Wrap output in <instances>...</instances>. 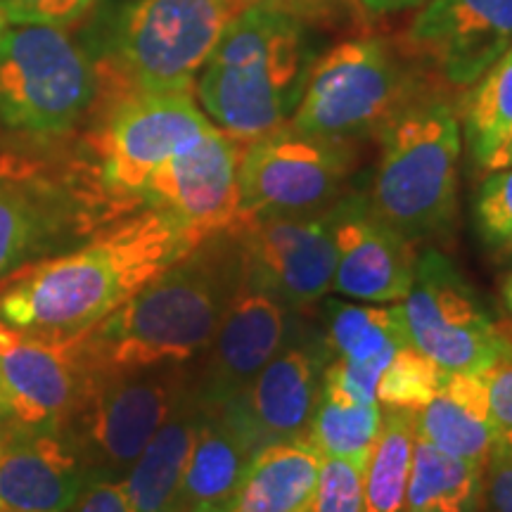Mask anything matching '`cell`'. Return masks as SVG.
<instances>
[{"label": "cell", "instance_id": "obj_27", "mask_svg": "<svg viewBox=\"0 0 512 512\" xmlns=\"http://www.w3.org/2000/svg\"><path fill=\"white\" fill-rule=\"evenodd\" d=\"M415 413L384 408L382 425L363 467V512H408Z\"/></svg>", "mask_w": 512, "mask_h": 512}, {"label": "cell", "instance_id": "obj_43", "mask_svg": "<svg viewBox=\"0 0 512 512\" xmlns=\"http://www.w3.org/2000/svg\"><path fill=\"white\" fill-rule=\"evenodd\" d=\"M510 249H512V247H510Z\"/></svg>", "mask_w": 512, "mask_h": 512}, {"label": "cell", "instance_id": "obj_17", "mask_svg": "<svg viewBox=\"0 0 512 512\" xmlns=\"http://www.w3.org/2000/svg\"><path fill=\"white\" fill-rule=\"evenodd\" d=\"M337 264L332 290L368 304L401 302L413 285L415 247L370 211L366 197L344 195L330 207Z\"/></svg>", "mask_w": 512, "mask_h": 512}, {"label": "cell", "instance_id": "obj_14", "mask_svg": "<svg viewBox=\"0 0 512 512\" xmlns=\"http://www.w3.org/2000/svg\"><path fill=\"white\" fill-rule=\"evenodd\" d=\"M245 280L294 311L311 309L332 290L337 249L330 209L311 216H268L240 228Z\"/></svg>", "mask_w": 512, "mask_h": 512}, {"label": "cell", "instance_id": "obj_31", "mask_svg": "<svg viewBox=\"0 0 512 512\" xmlns=\"http://www.w3.org/2000/svg\"><path fill=\"white\" fill-rule=\"evenodd\" d=\"M306 512H363V467L323 458L316 496Z\"/></svg>", "mask_w": 512, "mask_h": 512}, {"label": "cell", "instance_id": "obj_4", "mask_svg": "<svg viewBox=\"0 0 512 512\" xmlns=\"http://www.w3.org/2000/svg\"><path fill=\"white\" fill-rule=\"evenodd\" d=\"M460 124L446 100L415 98L382 128L368 207L411 245L451 233L458 209Z\"/></svg>", "mask_w": 512, "mask_h": 512}, {"label": "cell", "instance_id": "obj_24", "mask_svg": "<svg viewBox=\"0 0 512 512\" xmlns=\"http://www.w3.org/2000/svg\"><path fill=\"white\" fill-rule=\"evenodd\" d=\"M415 434L448 456L484 465L494 446L484 375L446 373L437 394L415 413Z\"/></svg>", "mask_w": 512, "mask_h": 512}, {"label": "cell", "instance_id": "obj_12", "mask_svg": "<svg viewBox=\"0 0 512 512\" xmlns=\"http://www.w3.org/2000/svg\"><path fill=\"white\" fill-rule=\"evenodd\" d=\"M328 363L323 335L299 313L283 349L219 408L256 453L273 444L306 441Z\"/></svg>", "mask_w": 512, "mask_h": 512}, {"label": "cell", "instance_id": "obj_2", "mask_svg": "<svg viewBox=\"0 0 512 512\" xmlns=\"http://www.w3.org/2000/svg\"><path fill=\"white\" fill-rule=\"evenodd\" d=\"M245 283L240 228L188 249L143 290L110 313L76 349L93 370L192 363L219 330Z\"/></svg>", "mask_w": 512, "mask_h": 512}, {"label": "cell", "instance_id": "obj_38", "mask_svg": "<svg viewBox=\"0 0 512 512\" xmlns=\"http://www.w3.org/2000/svg\"><path fill=\"white\" fill-rule=\"evenodd\" d=\"M363 8L375 12V15H387V12H399V10H408L420 5L422 0H358Z\"/></svg>", "mask_w": 512, "mask_h": 512}, {"label": "cell", "instance_id": "obj_1", "mask_svg": "<svg viewBox=\"0 0 512 512\" xmlns=\"http://www.w3.org/2000/svg\"><path fill=\"white\" fill-rule=\"evenodd\" d=\"M188 249L181 226L162 211L145 207L121 216L74 252L36 259L0 280V325L43 342H69Z\"/></svg>", "mask_w": 512, "mask_h": 512}, {"label": "cell", "instance_id": "obj_15", "mask_svg": "<svg viewBox=\"0 0 512 512\" xmlns=\"http://www.w3.org/2000/svg\"><path fill=\"white\" fill-rule=\"evenodd\" d=\"M299 313L245 280L207 351L190 366L197 396L207 406H219L247 387L283 349Z\"/></svg>", "mask_w": 512, "mask_h": 512}, {"label": "cell", "instance_id": "obj_5", "mask_svg": "<svg viewBox=\"0 0 512 512\" xmlns=\"http://www.w3.org/2000/svg\"><path fill=\"white\" fill-rule=\"evenodd\" d=\"M256 0H133L112 55L98 64V98L192 91L228 22Z\"/></svg>", "mask_w": 512, "mask_h": 512}, {"label": "cell", "instance_id": "obj_34", "mask_svg": "<svg viewBox=\"0 0 512 512\" xmlns=\"http://www.w3.org/2000/svg\"><path fill=\"white\" fill-rule=\"evenodd\" d=\"M484 382L489 389V411L494 425V446L512 453V344L501 361L486 370Z\"/></svg>", "mask_w": 512, "mask_h": 512}, {"label": "cell", "instance_id": "obj_22", "mask_svg": "<svg viewBox=\"0 0 512 512\" xmlns=\"http://www.w3.org/2000/svg\"><path fill=\"white\" fill-rule=\"evenodd\" d=\"M256 451L219 406H207L176 512H230Z\"/></svg>", "mask_w": 512, "mask_h": 512}, {"label": "cell", "instance_id": "obj_39", "mask_svg": "<svg viewBox=\"0 0 512 512\" xmlns=\"http://www.w3.org/2000/svg\"><path fill=\"white\" fill-rule=\"evenodd\" d=\"M503 299H505V309H508V313L512 316V275H508L503 283Z\"/></svg>", "mask_w": 512, "mask_h": 512}, {"label": "cell", "instance_id": "obj_9", "mask_svg": "<svg viewBox=\"0 0 512 512\" xmlns=\"http://www.w3.org/2000/svg\"><path fill=\"white\" fill-rule=\"evenodd\" d=\"M415 98L411 76L382 38H354L309 69L290 126L299 133L354 140L382 131Z\"/></svg>", "mask_w": 512, "mask_h": 512}, {"label": "cell", "instance_id": "obj_33", "mask_svg": "<svg viewBox=\"0 0 512 512\" xmlns=\"http://www.w3.org/2000/svg\"><path fill=\"white\" fill-rule=\"evenodd\" d=\"M95 5V0H0L8 24H48V27H72Z\"/></svg>", "mask_w": 512, "mask_h": 512}, {"label": "cell", "instance_id": "obj_42", "mask_svg": "<svg viewBox=\"0 0 512 512\" xmlns=\"http://www.w3.org/2000/svg\"><path fill=\"white\" fill-rule=\"evenodd\" d=\"M0 512H3V510H0Z\"/></svg>", "mask_w": 512, "mask_h": 512}, {"label": "cell", "instance_id": "obj_6", "mask_svg": "<svg viewBox=\"0 0 512 512\" xmlns=\"http://www.w3.org/2000/svg\"><path fill=\"white\" fill-rule=\"evenodd\" d=\"M190 377L188 363L88 368L74 408L57 432L91 479L124 482L147 441L174 411Z\"/></svg>", "mask_w": 512, "mask_h": 512}, {"label": "cell", "instance_id": "obj_16", "mask_svg": "<svg viewBox=\"0 0 512 512\" xmlns=\"http://www.w3.org/2000/svg\"><path fill=\"white\" fill-rule=\"evenodd\" d=\"M86 375L74 339L43 342L0 325V408L12 427L57 430Z\"/></svg>", "mask_w": 512, "mask_h": 512}, {"label": "cell", "instance_id": "obj_7", "mask_svg": "<svg viewBox=\"0 0 512 512\" xmlns=\"http://www.w3.org/2000/svg\"><path fill=\"white\" fill-rule=\"evenodd\" d=\"M100 76L67 29L12 24L0 36V124L60 136L98 102Z\"/></svg>", "mask_w": 512, "mask_h": 512}, {"label": "cell", "instance_id": "obj_26", "mask_svg": "<svg viewBox=\"0 0 512 512\" xmlns=\"http://www.w3.org/2000/svg\"><path fill=\"white\" fill-rule=\"evenodd\" d=\"M380 425L382 408L377 399L354 392L337 368L328 363L306 441L323 458H342L366 467Z\"/></svg>", "mask_w": 512, "mask_h": 512}, {"label": "cell", "instance_id": "obj_37", "mask_svg": "<svg viewBox=\"0 0 512 512\" xmlns=\"http://www.w3.org/2000/svg\"><path fill=\"white\" fill-rule=\"evenodd\" d=\"M486 171H503V169H512V128L508 131V136L501 140V145L491 152L489 159L484 162Z\"/></svg>", "mask_w": 512, "mask_h": 512}, {"label": "cell", "instance_id": "obj_8", "mask_svg": "<svg viewBox=\"0 0 512 512\" xmlns=\"http://www.w3.org/2000/svg\"><path fill=\"white\" fill-rule=\"evenodd\" d=\"M211 128L190 91H136L105 100V114L88 140L95 157L88 174L114 211H133L159 166Z\"/></svg>", "mask_w": 512, "mask_h": 512}, {"label": "cell", "instance_id": "obj_25", "mask_svg": "<svg viewBox=\"0 0 512 512\" xmlns=\"http://www.w3.org/2000/svg\"><path fill=\"white\" fill-rule=\"evenodd\" d=\"M320 465L323 456L309 441L261 448L230 512H306L316 496Z\"/></svg>", "mask_w": 512, "mask_h": 512}, {"label": "cell", "instance_id": "obj_19", "mask_svg": "<svg viewBox=\"0 0 512 512\" xmlns=\"http://www.w3.org/2000/svg\"><path fill=\"white\" fill-rule=\"evenodd\" d=\"M102 223L74 192L64 195L27 176H0V280L53 252L69 235L86 238Z\"/></svg>", "mask_w": 512, "mask_h": 512}, {"label": "cell", "instance_id": "obj_10", "mask_svg": "<svg viewBox=\"0 0 512 512\" xmlns=\"http://www.w3.org/2000/svg\"><path fill=\"white\" fill-rule=\"evenodd\" d=\"M399 313L408 347L446 373L482 375L512 344V335L489 318L475 290L439 249H425L415 259L413 285Z\"/></svg>", "mask_w": 512, "mask_h": 512}, {"label": "cell", "instance_id": "obj_36", "mask_svg": "<svg viewBox=\"0 0 512 512\" xmlns=\"http://www.w3.org/2000/svg\"><path fill=\"white\" fill-rule=\"evenodd\" d=\"M67 512H133L124 482L91 479Z\"/></svg>", "mask_w": 512, "mask_h": 512}, {"label": "cell", "instance_id": "obj_18", "mask_svg": "<svg viewBox=\"0 0 512 512\" xmlns=\"http://www.w3.org/2000/svg\"><path fill=\"white\" fill-rule=\"evenodd\" d=\"M408 41L453 86H470L512 46V0H432Z\"/></svg>", "mask_w": 512, "mask_h": 512}, {"label": "cell", "instance_id": "obj_28", "mask_svg": "<svg viewBox=\"0 0 512 512\" xmlns=\"http://www.w3.org/2000/svg\"><path fill=\"white\" fill-rule=\"evenodd\" d=\"M484 465L439 451L415 434L408 512H479Z\"/></svg>", "mask_w": 512, "mask_h": 512}, {"label": "cell", "instance_id": "obj_3", "mask_svg": "<svg viewBox=\"0 0 512 512\" xmlns=\"http://www.w3.org/2000/svg\"><path fill=\"white\" fill-rule=\"evenodd\" d=\"M302 19L283 5L256 0L228 22L197 81L216 128L252 143L287 124L311 69Z\"/></svg>", "mask_w": 512, "mask_h": 512}, {"label": "cell", "instance_id": "obj_21", "mask_svg": "<svg viewBox=\"0 0 512 512\" xmlns=\"http://www.w3.org/2000/svg\"><path fill=\"white\" fill-rule=\"evenodd\" d=\"M323 335L330 363L351 389L375 399L377 382L392 356L406 347L399 304L363 306L328 302L323 311Z\"/></svg>", "mask_w": 512, "mask_h": 512}, {"label": "cell", "instance_id": "obj_41", "mask_svg": "<svg viewBox=\"0 0 512 512\" xmlns=\"http://www.w3.org/2000/svg\"><path fill=\"white\" fill-rule=\"evenodd\" d=\"M5 29H8V19H5L3 12H0V36H3Z\"/></svg>", "mask_w": 512, "mask_h": 512}, {"label": "cell", "instance_id": "obj_40", "mask_svg": "<svg viewBox=\"0 0 512 512\" xmlns=\"http://www.w3.org/2000/svg\"><path fill=\"white\" fill-rule=\"evenodd\" d=\"M10 430H12V425H10L8 415H5L3 408H0V437H3V434L10 432Z\"/></svg>", "mask_w": 512, "mask_h": 512}, {"label": "cell", "instance_id": "obj_30", "mask_svg": "<svg viewBox=\"0 0 512 512\" xmlns=\"http://www.w3.org/2000/svg\"><path fill=\"white\" fill-rule=\"evenodd\" d=\"M446 370L430 361L413 347H401L384 368L377 382L375 399L380 408H399V411L418 413L427 401L437 394L444 382Z\"/></svg>", "mask_w": 512, "mask_h": 512}, {"label": "cell", "instance_id": "obj_11", "mask_svg": "<svg viewBox=\"0 0 512 512\" xmlns=\"http://www.w3.org/2000/svg\"><path fill=\"white\" fill-rule=\"evenodd\" d=\"M351 166L354 152L344 140L309 136L290 124L275 128L242 155V219L323 214L344 197Z\"/></svg>", "mask_w": 512, "mask_h": 512}, {"label": "cell", "instance_id": "obj_13", "mask_svg": "<svg viewBox=\"0 0 512 512\" xmlns=\"http://www.w3.org/2000/svg\"><path fill=\"white\" fill-rule=\"evenodd\" d=\"M247 145L214 126L159 166L145 183L140 204L174 219L190 247L223 230L242 228L247 221L238 176Z\"/></svg>", "mask_w": 512, "mask_h": 512}, {"label": "cell", "instance_id": "obj_20", "mask_svg": "<svg viewBox=\"0 0 512 512\" xmlns=\"http://www.w3.org/2000/svg\"><path fill=\"white\" fill-rule=\"evenodd\" d=\"M91 482L57 430L12 427L0 437V510L67 512Z\"/></svg>", "mask_w": 512, "mask_h": 512}, {"label": "cell", "instance_id": "obj_29", "mask_svg": "<svg viewBox=\"0 0 512 512\" xmlns=\"http://www.w3.org/2000/svg\"><path fill=\"white\" fill-rule=\"evenodd\" d=\"M465 133L470 152L484 166L512 128V46L491 64L465 100Z\"/></svg>", "mask_w": 512, "mask_h": 512}, {"label": "cell", "instance_id": "obj_35", "mask_svg": "<svg viewBox=\"0 0 512 512\" xmlns=\"http://www.w3.org/2000/svg\"><path fill=\"white\" fill-rule=\"evenodd\" d=\"M479 512H512V453L491 448L482 472Z\"/></svg>", "mask_w": 512, "mask_h": 512}, {"label": "cell", "instance_id": "obj_23", "mask_svg": "<svg viewBox=\"0 0 512 512\" xmlns=\"http://www.w3.org/2000/svg\"><path fill=\"white\" fill-rule=\"evenodd\" d=\"M204 411L207 403L197 396L188 377L174 411L166 415L124 479L133 512H176L178 491Z\"/></svg>", "mask_w": 512, "mask_h": 512}, {"label": "cell", "instance_id": "obj_32", "mask_svg": "<svg viewBox=\"0 0 512 512\" xmlns=\"http://www.w3.org/2000/svg\"><path fill=\"white\" fill-rule=\"evenodd\" d=\"M477 223L494 247H512V169L494 171L479 190Z\"/></svg>", "mask_w": 512, "mask_h": 512}]
</instances>
